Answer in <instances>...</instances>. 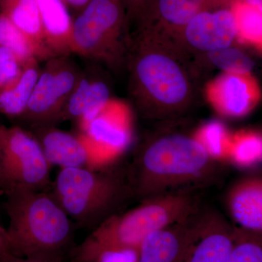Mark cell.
Listing matches in <instances>:
<instances>
[{
    "label": "cell",
    "instance_id": "cell-6",
    "mask_svg": "<svg viewBox=\"0 0 262 262\" xmlns=\"http://www.w3.org/2000/svg\"><path fill=\"white\" fill-rule=\"evenodd\" d=\"M28 106L16 121L26 130L56 126L63 122L66 104L82 68L72 55L52 57L45 61Z\"/></svg>",
    "mask_w": 262,
    "mask_h": 262
},
{
    "label": "cell",
    "instance_id": "cell-11",
    "mask_svg": "<svg viewBox=\"0 0 262 262\" xmlns=\"http://www.w3.org/2000/svg\"><path fill=\"white\" fill-rule=\"evenodd\" d=\"M237 32L234 13L227 10L214 13L200 11L186 25L188 41L205 51L228 48Z\"/></svg>",
    "mask_w": 262,
    "mask_h": 262
},
{
    "label": "cell",
    "instance_id": "cell-16",
    "mask_svg": "<svg viewBox=\"0 0 262 262\" xmlns=\"http://www.w3.org/2000/svg\"><path fill=\"white\" fill-rule=\"evenodd\" d=\"M0 12L34 45L40 62L54 57L45 41L37 0H0Z\"/></svg>",
    "mask_w": 262,
    "mask_h": 262
},
{
    "label": "cell",
    "instance_id": "cell-21",
    "mask_svg": "<svg viewBox=\"0 0 262 262\" xmlns=\"http://www.w3.org/2000/svg\"><path fill=\"white\" fill-rule=\"evenodd\" d=\"M225 262H262L261 233L235 230V239Z\"/></svg>",
    "mask_w": 262,
    "mask_h": 262
},
{
    "label": "cell",
    "instance_id": "cell-2",
    "mask_svg": "<svg viewBox=\"0 0 262 262\" xmlns=\"http://www.w3.org/2000/svg\"><path fill=\"white\" fill-rule=\"evenodd\" d=\"M198 203L189 192H176L146 200L140 206L101 222L73 250V261L94 262L110 250L139 249L150 234L195 215Z\"/></svg>",
    "mask_w": 262,
    "mask_h": 262
},
{
    "label": "cell",
    "instance_id": "cell-10",
    "mask_svg": "<svg viewBox=\"0 0 262 262\" xmlns=\"http://www.w3.org/2000/svg\"><path fill=\"white\" fill-rule=\"evenodd\" d=\"M27 130L37 140L50 165L61 169L82 168L89 163V146L82 136L56 126L33 127Z\"/></svg>",
    "mask_w": 262,
    "mask_h": 262
},
{
    "label": "cell",
    "instance_id": "cell-30",
    "mask_svg": "<svg viewBox=\"0 0 262 262\" xmlns=\"http://www.w3.org/2000/svg\"><path fill=\"white\" fill-rule=\"evenodd\" d=\"M10 252V242L6 229L0 226V259Z\"/></svg>",
    "mask_w": 262,
    "mask_h": 262
},
{
    "label": "cell",
    "instance_id": "cell-23",
    "mask_svg": "<svg viewBox=\"0 0 262 262\" xmlns=\"http://www.w3.org/2000/svg\"><path fill=\"white\" fill-rule=\"evenodd\" d=\"M208 56L213 64L234 75L248 73L253 67V62L248 57L234 48L228 47L211 51Z\"/></svg>",
    "mask_w": 262,
    "mask_h": 262
},
{
    "label": "cell",
    "instance_id": "cell-9",
    "mask_svg": "<svg viewBox=\"0 0 262 262\" xmlns=\"http://www.w3.org/2000/svg\"><path fill=\"white\" fill-rule=\"evenodd\" d=\"M136 74L146 89L162 103L181 102L187 93L185 77L178 65L163 55L150 54L136 66Z\"/></svg>",
    "mask_w": 262,
    "mask_h": 262
},
{
    "label": "cell",
    "instance_id": "cell-12",
    "mask_svg": "<svg viewBox=\"0 0 262 262\" xmlns=\"http://www.w3.org/2000/svg\"><path fill=\"white\" fill-rule=\"evenodd\" d=\"M110 87L106 82L95 77L91 67H83L66 104L63 121L89 120L110 101Z\"/></svg>",
    "mask_w": 262,
    "mask_h": 262
},
{
    "label": "cell",
    "instance_id": "cell-29",
    "mask_svg": "<svg viewBox=\"0 0 262 262\" xmlns=\"http://www.w3.org/2000/svg\"><path fill=\"white\" fill-rule=\"evenodd\" d=\"M0 262H64L60 257H20L10 252L6 253Z\"/></svg>",
    "mask_w": 262,
    "mask_h": 262
},
{
    "label": "cell",
    "instance_id": "cell-8",
    "mask_svg": "<svg viewBox=\"0 0 262 262\" xmlns=\"http://www.w3.org/2000/svg\"><path fill=\"white\" fill-rule=\"evenodd\" d=\"M190 220L150 234L139 248L138 262H186L204 225V220Z\"/></svg>",
    "mask_w": 262,
    "mask_h": 262
},
{
    "label": "cell",
    "instance_id": "cell-26",
    "mask_svg": "<svg viewBox=\"0 0 262 262\" xmlns=\"http://www.w3.org/2000/svg\"><path fill=\"white\" fill-rule=\"evenodd\" d=\"M234 159L241 164H249L258 159L261 154V141L249 136L237 141L233 151Z\"/></svg>",
    "mask_w": 262,
    "mask_h": 262
},
{
    "label": "cell",
    "instance_id": "cell-14",
    "mask_svg": "<svg viewBox=\"0 0 262 262\" xmlns=\"http://www.w3.org/2000/svg\"><path fill=\"white\" fill-rule=\"evenodd\" d=\"M45 41L53 56L72 53L73 18L63 0H37Z\"/></svg>",
    "mask_w": 262,
    "mask_h": 262
},
{
    "label": "cell",
    "instance_id": "cell-7",
    "mask_svg": "<svg viewBox=\"0 0 262 262\" xmlns=\"http://www.w3.org/2000/svg\"><path fill=\"white\" fill-rule=\"evenodd\" d=\"M122 18L118 0H91L73 18L72 54L87 59L110 56Z\"/></svg>",
    "mask_w": 262,
    "mask_h": 262
},
{
    "label": "cell",
    "instance_id": "cell-4",
    "mask_svg": "<svg viewBox=\"0 0 262 262\" xmlns=\"http://www.w3.org/2000/svg\"><path fill=\"white\" fill-rule=\"evenodd\" d=\"M51 194L76 227L91 230L134 196L127 175L85 167L61 169Z\"/></svg>",
    "mask_w": 262,
    "mask_h": 262
},
{
    "label": "cell",
    "instance_id": "cell-13",
    "mask_svg": "<svg viewBox=\"0 0 262 262\" xmlns=\"http://www.w3.org/2000/svg\"><path fill=\"white\" fill-rule=\"evenodd\" d=\"M227 203L231 216L242 229L261 233V179L249 177L236 183L228 193Z\"/></svg>",
    "mask_w": 262,
    "mask_h": 262
},
{
    "label": "cell",
    "instance_id": "cell-28",
    "mask_svg": "<svg viewBox=\"0 0 262 262\" xmlns=\"http://www.w3.org/2000/svg\"><path fill=\"white\" fill-rule=\"evenodd\" d=\"M223 129L218 123H211L203 131L204 146L208 152L213 155L220 154L222 150V136Z\"/></svg>",
    "mask_w": 262,
    "mask_h": 262
},
{
    "label": "cell",
    "instance_id": "cell-33",
    "mask_svg": "<svg viewBox=\"0 0 262 262\" xmlns=\"http://www.w3.org/2000/svg\"><path fill=\"white\" fill-rule=\"evenodd\" d=\"M2 125H0V129H1Z\"/></svg>",
    "mask_w": 262,
    "mask_h": 262
},
{
    "label": "cell",
    "instance_id": "cell-31",
    "mask_svg": "<svg viewBox=\"0 0 262 262\" xmlns=\"http://www.w3.org/2000/svg\"><path fill=\"white\" fill-rule=\"evenodd\" d=\"M67 6H70L77 11H80L91 0H63Z\"/></svg>",
    "mask_w": 262,
    "mask_h": 262
},
{
    "label": "cell",
    "instance_id": "cell-5",
    "mask_svg": "<svg viewBox=\"0 0 262 262\" xmlns=\"http://www.w3.org/2000/svg\"><path fill=\"white\" fill-rule=\"evenodd\" d=\"M50 168L40 146L28 130L14 125L0 129V192L42 191Z\"/></svg>",
    "mask_w": 262,
    "mask_h": 262
},
{
    "label": "cell",
    "instance_id": "cell-19",
    "mask_svg": "<svg viewBox=\"0 0 262 262\" xmlns=\"http://www.w3.org/2000/svg\"><path fill=\"white\" fill-rule=\"evenodd\" d=\"M219 106L224 113L239 116L247 111L250 103L248 86L236 75H228L219 81L216 87Z\"/></svg>",
    "mask_w": 262,
    "mask_h": 262
},
{
    "label": "cell",
    "instance_id": "cell-17",
    "mask_svg": "<svg viewBox=\"0 0 262 262\" xmlns=\"http://www.w3.org/2000/svg\"><path fill=\"white\" fill-rule=\"evenodd\" d=\"M108 102L95 116L79 122L83 131L82 137L107 149L121 150L128 144L130 136L126 127L112 115Z\"/></svg>",
    "mask_w": 262,
    "mask_h": 262
},
{
    "label": "cell",
    "instance_id": "cell-27",
    "mask_svg": "<svg viewBox=\"0 0 262 262\" xmlns=\"http://www.w3.org/2000/svg\"><path fill=\"white\" fill-rule=\"evenodd\" d=\"M139 249L122 248L100 253L94 262H138Z\"/></svg>",
    "mask_w": 262,
    "mask_h": 262
},
{
    "label": "cell",
    "instance_id": "cell-22",
    "mask_svg": "<svg viewBox=\"0 0 262 262\" xmlns=\"http://www.w3.org/2000/svg\"><path fill=\"white\" fill-rule=\"evenodd\" d=\"M203 0H159L160 15L168 23L186 26L199 13Z\"/></svg>",
    "mask_w": 262,
    "mask_h": 262
},
{
    "label": "cell",
    "instance_id": "cell-20",
    "mask_svg": "<svg viewBox=\"0 0 262 262\" xmlns=\"http://www.w3.org/2000/svg\"><path fill=\"white\" fill-rule=\"evenodd\" d=\"M0 46L9 49L18 57L24 66L39 60L34 45L24 35L9 18L0 12Z\"/></svg>",
    "mask_w": 262,
    "mask_h": 262
},
{
    "label": "cell",
    "instance_id": "cell-24",
    "mask_svg": "<svg viewBox=\"0 0 262 262\" xmlns=\"http://www.w3.org/2000/svg\"><path fill=\"white\" fill-rule=\"evenodd\" d=\"M261 8L243 5L234 13L237 31L245 37L252 41L261 39Z\"/></svg>",
    "mask_w": 262,
    "mask_h": 262
},
{
    "label": "cell",
    "instance_id": "cell-25",
    "mask_svg": "<svg viewBox=\"0 0 262 262\" xmlns=\"http://www.w3.org/2000/svg\"><path fill=\"white\" fill-rule=\"evenodd\" d=\"M24 67L13 52L0 46V90L14 84L21 75Z\"/></svg>",
    "mask_w": 262,
    "mask_h": 262
},
{
    "label": "cell",
    "instance_id": "cell-32",
    "mask_svg": "<svg viewBox=\"0 0 262 262\" xmlns=\"http://www.w3.org/2000/svg\"><path fill=\"white\" fill-rule=\"evenodd\" d=\"M246 2H247L248 5L261 8L262 0H246Z\"/></svg>",
    "mask_w": 262,
    "mask_h": 262
},
{
    "label": "cell",
    "instance_id": "cell-18",
    "mask_svg": "<svg viewBox=\"0 0 262 262\" xmlns=\"http://www.w3.org/2000/svg\"><path fill=\"white\" fill-rule=\"evenodd\" d=\"M39 61L34 60L24 66L18 80L7 89L0 90V113L17 120L28 106L41 72Z\"/></svg>",
    "mask_w": 262,
    "mask_h": 262
},
{
    "label": "cell",
    "instance_id": "cell-15",
    "mask_svg": "<svg viewBox=\"0 0 262 262\" xmlns=\"http://www.w3.org/2000/svg\"><path fill=\"white\" fill-rule=\"evenodd\" d=\"M235 239V230L223 221L204 219L199 239L193 246L186 262H225Z\"/></svg>",
    "mask_w": 262,
    "mask_h": 262
},
{
    "label": "cell",
    "instance_id": "cell-3",
    "mask_svg": "<svg viewBox=\"0 0 262 262\" xmlns=\"http://www.w3.org/2000/svg\"><path fill=\"white\" fill-rule=\"evenodd\" d=\"M5 196L10 252L20 257L63 258L76 227L52 194L20 191Z\"/></svg>",
    "mask_w": 262,
    "mask_h": 262
},
{
    "label": "cell",
    "instance_id": "cell-1",
    "mask_svg": "<svg viewBox=\"0 0 262 262\" xmlns=\"http://www.w3.org/2000/svg\"><path fill=\"white\" fill-rule=\"evenodd\" d=\"M215 168L216 163L203 144L171 135L146 148L133 163L127 177L133 195L147 200L207 181Z\"/></svg>",
    "mask_w": 262,
    "mask_h": 262
}]
</instances>
